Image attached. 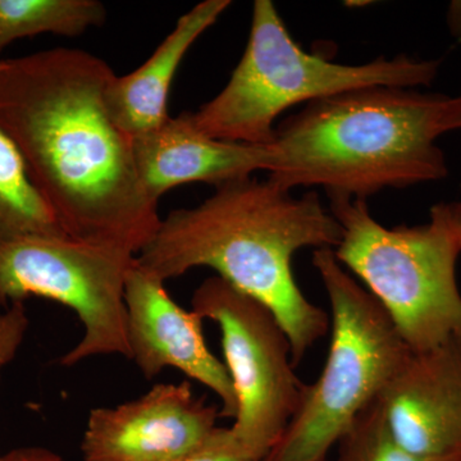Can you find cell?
I'll list each match as a JSON object with an SVG mask.
<instances>
[{
	"label": "cell",
	"instance_id": "obj_1",
	"mask_svg": "<svg viewBox=\"0 0 461 461\" xmlns=\"http://www.w3.org/2000/svg\"><path fill=\"white\" fill-rule=\"evenodd\" d=\"M102 58L54 48L0 58V127L68 238L138 257L162 218L108 113Z\"/></svg>",
	"mask_w": 461,
	"mask_h": 461
},
{
	"label": "cell",
	"instance_id": "obj_2",
	"mask_svg": "<svg viewBox=\"0 0 461 461\" xmlns=\"http://www.w3.org/2000/svg\"><path fill=\"white\" fill-rule=\"evenodd\" d=\"M341 226L314 191L294 196L271 178L215 187L194 208L172 211L136 260L162 281L208 267L271 309L290 339L293 363L327 335L330 315L306 299L291 262L304 248L336 249Z\"/></svg>",
	"mask_w": 461,
	"mask_h": 461
},
{
	"label": "cell",
	"instance_id": "obj_3",
	"mask_svg": "<svg viewBox=\"0 0 461 461\" xmlns=\"http://www.w3.org/2000/svg\"><path fill=\"white\" fill-rule=\"evenodd\" d=\"M444 95L369 86L308 103L276 126L269 177L281 187H321L366 200L447 176L437 145Z\"/></svg>",
	"mask_w": 461,
	"mask_h": 461
},
{
	"label": "cell",
	"instance_id": "obj_4",
	"mask_svg": "<svg viewBox=\"0 0 461 461\" xmlns=\"http://www.w3.org/2000/svg\"><path fill=\"white\" fill-rule=\"evenodd\" d=\"M437 71L436 60L405 56L353 66L306 53L271 0H257L247 50L229 83L189 118L215 140L271 145L276 121L297 104L369 86H427Z\"/></svg>",
	"mask_w": 461,
	"mask_h": 461
},
{
	"label": "cell",
	"instance_id": "obj_5",
	"mask_svg": "<svg viewBox=\"0 0 461 461\" xmlns=\"http://www.w3.org/2000/svg\"><path fill=\"white\" fill-rule=\"evenodd\" d=\"M313 266L330 305V345L320 377L305 384L295 414L262 461H326L355 420L381 395L412 351L384 309L332 249Z\"/></svg>",
	"mask_w": 461,
	"mask_h": 461
},
{
	"label": "cell",
	"instance_id": "obj_6",
	"mask_svg": "<svg viewBox=\"0 0 461 461\" xmlns=\"http://www.w3.org/2000/svg\"><path fill=\"white\" fill-rule=\"evenodd\" d=\"M341 226L333 253L384 309L412 353L461 345V248L438 221L387 229L366 200L330 198Z\"/></svg>",
	"mask_w": 461,
	"mask_h": 461
},
{
	"label": "cell",
	"instance_id": "obj_7",
	"mask_svg": "<svg viewBox=\"0 0 461 461\" xmlns=\"http://www.w3.org/2000/svg\"><path fill=\"white\" fill-rule=\"evenodd\" d=\"M136 256L68 236L30 235L0 247V308L32 296L72 309L83 339L60 366L100 357L130 359L124 287Z\"/></svg>",
	"mask_w": 461,
	"mask_h": 461
},
{
	"label": "cell",
	"instance_id": "obj_8",
	"mask_svg": "<svg viewBox=\"0 0 461 461\" xmlns=\"http://www.w3.org/2000/svg\"><path fill=\"white\" fill-rule=\"evenodd\" d=\"M191 311L220 327L238 402L230 429L262 461L295 414L305 386L294 372L290 339L271 309L218 276L196 288Z\"/></svg>",
	"mask_w": 461,
	"mask_h": 461
},
{
	"label": "cell",
	"instance_id": "obj_9",
	"mask_svg": "<svg viewBox=\"0 0 461 461\" xmlns=\"http://www.w3.org/2000/svg\"><path fill=\"white\" fill-rule=\"evenodd\" d=\"M220 418L189 382L157 384L132 402L90 411L83 461H176L204 445Z\"/></svg>",
	"mask_w": 461,
	"mask_h": 461
},
{
	"label": "cell",
	"instance_id": "obj_10",
	"mask_svg": "<svg viewBox=\"0 0 461 461\" xmlns=\"http://www.w3.org/2000/svg\"><path fill=\"white\" fill-rule=\"evenodd\" d=\"M165 284L135 259L124 287L130 359L147 379L166 368L195 379L220 397L221 418L233 420L238 411L235 390L226 366L206 345L204 320L173 302Z\"/></svg>",
	"mask_w": 461,
	"mask_h": 461
},
{
	"label": "cell",
	"instance_id": "obj_11",
	"mask_svg": "<svg viewBox=\"0 0 461 461\" xmlns=\"http://www.w3.org/2000/svg\"><path fill=\"white\" fill-rule=\"evenodd\" d=\"M375 402L388 432L406 450L461 455V345L411 353Z\"/></svg>",
	"mask_w": 461,
	"mask_h": 461
},
{
	"label": "cell",
	"instance_id": "obj_12",
	"mask_svg": "<svg viewBox=\"0 0 461 461\" xmlns=\"http://www.w3.org/2000/svg\"><path fill=\"white\" fill-rule=\"evenodd\" d=\"M145 190L159 202L173 187L204 182L217 187L258 171H269L272 145L215 140L191 123L189 113L169 117L159 129L132 140Z\"/></svg>",
	"mask_w": 461,
	"mask_h": 461
},
{
	"label": "cell",
	"instance_id": "obj_13",
	"mask_svg": "<svg viewBox=\"0 0 461 461\" xmlns=\"http://www.w3.org/2000/svg\"><path fill=\"white\" fill-rule=\"evenodd\" d=\"M230 0H205L180 17L172 32L144 65L131 74L114 75L105 87V104L115 126L131 140L159 129L169 118L167 102L178 67Z\"/></svg>",
	"mask_w": 461,
	"mask_h": 461
},
{
	"label": "cell",
	"instance_id": "obj_14",
	"mask_svg": "<svg viewBox=\"0 0 461 461\" xmlns=\"http://www.w3.org/2000/svg\"><path fill=\"white\" fill-rule=\"evenodd\" d=\"M105 18L107 9L98 0H0V53L41 33L77 38Z\"/></svg>",
	"mask_w": 461,
	"mask_h": 461
},
{
	"label": "cell",
	"instance_id": "obj_15",
	"mask_svg": "<svg viewBox=\"0 0 461 461\" xmlns=\"http://www.w3.org/2000/svg\"><path fill=\"white\" fill-rule=\"evenodd\" d=\"M30 235L67 236L30 182L14 142L0 127V247Z\"/></svg>",
	"mask_w": 461,
	"mask_h": 461
},
{
	"label": "cell",
	"instance_id": "obj_16",
	"mask_svg": "<svg viewBox=\"0 0 461 461\" xmlns=\"http://www.w3.org/2000/svg\"><path fill=\"white\" fill-rule=\"evenodd\" d=\"M336 461H461V455L448 457L420 456L397 444L379 411L377 402L359 415L338 444Z\"/></svg>",
	"mask_w": 461,
	"mask_h": 461
},
{
	"label": "cell",
	"instance_id": "obj_17",
	"mask_svg": "<svg viewBox=\"0 0 461 461\" xmlns=\"http://www.w3.org/2000/svg\"><path fill=\"white\" fill-rule=\"evenodd\" d=\"M29 326V317L23 303H14L7 308H0V379L3 371L16 357Z\"/></svg>",
	"mask_w": 461,
	"mask_h": 461
},
{
	"label": "cell",
	"instance_id": "obj_18",
	"mask_svg": "<svg viewBox=\"0 0 461 461\" xmlns=\"http://www.w3.org/2000/svg\"><path fill=\"white\" fill-rule=\"evenodd\" d=\"M176 461H260L233 436L230 429L218 427L204 445Z\"/></svg>",
	"mask_w": 461,
	"mask_h": 461
},
{
	"label": "cell",
	"instance_id": "obj_19",
	"mask_svg": "<svg viewBox=\"0 0 461 461\" xmlns=\"http://www.w3.org/2000/svg\"><path fill=\"white\" fill-rule=\"evenodd\" d=\"M430 218L438 221L461 248V202L439 203L430 209Z\"/></svg>",
	"mask_w": 461,
	"mask_h": 461
},
{
	"label": "cell",
	"instance_id": "obj_20",
	"mask_svg": "<svg viewBox=\"0 0 461 461\" xmlns=\"http://www.w3.org/2000/svg\"><path fill=\"white\" fill-rule=\"evenodd\" d=\"M0 461H67L50 448L39 446L17 447L8 453L0 455Z\"/></svg>",
	"mask_w": 461,
	"mask_h": 461
},
{
	"label": "cell",
	"instance_id": "obj_21",
	"mask_svg": "<svg viewBox=\"0 0 461 461\" xmlns=\"http://www.w3.org/2000/svg\"><path fill=\"white\" fill-rule=\"evenodd\" d=\"M438 124L441 133L461 129V94L454 98L445 96Z\"/></svg>",
	"mask_w": 461,
	"mask_h": 461
},
{
	"label": "cell",
	"instance_id": "obj_22",
	"mask_svg": "<svg viewBox=\"0 0 461 461\" xmlns=\"http://www.w3.org/2000/svg\"><path fill=\"white\" fill-rule=\"evenodd\" d=\"M326 461H330V460H326Z\"/></svg>",
	"mask_w": 461,
	"mask_h": 461
}]
</instances>
